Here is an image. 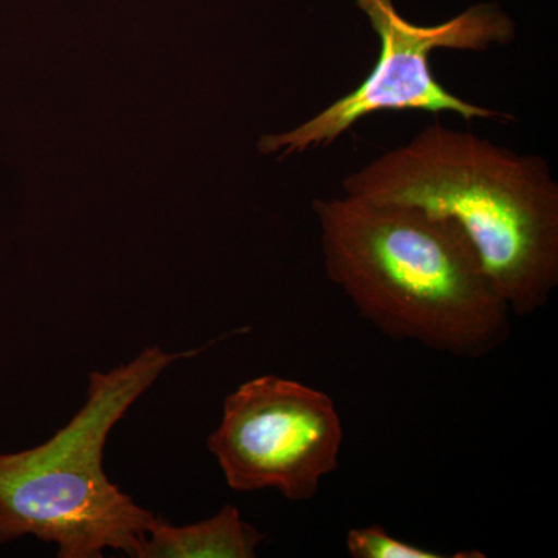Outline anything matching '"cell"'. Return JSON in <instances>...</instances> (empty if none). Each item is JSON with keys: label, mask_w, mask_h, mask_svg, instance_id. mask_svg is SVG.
Wrapping results in <instances>:
<instances>
[{"label": "cell", "mask_w": 558, "mask_h": 558, "mask_svg": "<svg viewBox=\"0 0 558 558\" xmlns=\"http://www.w3.org/2000/svg\"><path fill=\"white\" fill-rule=\"evenodd\" d=\"M343 439L330 396L301 381L260 376L227 396L207 446L231 490H277L290 502H304L339 469Z\"/></svg>", "instance_id": "obj_5"}, {"label": "cell", "mask_w": 558, "mask_h": 558, "mask_svg": "<svg viewBox=\"0 0 558 558\" xmlns=\"http://www.w3.org/2000/svg\"><path fill=\"white\" fill-rule=\"evenodd\" d=\"M264 538L234 506L189 526H172L156 517L138 558H253Z\"/></svg>", "instance_id": "obj_6"}, {"label": "cell", "mask_w": 558, "mask_h": 558, "mask_svg": "<svg viewBox=\"0 0 558 558\" xmlns=\"http://www.w3.org/2000/svg\"><path fill=\"white\" fill-rule=\"evenodd\" d=\"M380 39L379 60L354 90L343 95L310 120L282 132L264 135L258 148L281 159L323 149L351 131L360 120L379 112L458 113L461 119L513 121L510 113L473 105L436 80L429 58L436 50L486 51L515 39V22L498 3L469 7L436 25H416L396 10L392 0H355Z\"/></svg>", "instance_id": "obj_4"}, {"label": "cell", "mask_w": 558, "mask_h": 558, "mask_svg": "<svg viewBox=\"0 0 558 558\" xmlns=\"http://www.w3.org/2000/svg\"><path fill=\"white\" fill-rule=\"evenodd\" d=\"M190 352L145 349L126 365L92 373L87 399L65 427L35 449L0 454V545L35 535L60 558H138L156 521L106 475L112 428L172 363Z\"/></svg>", "instance_id": "obj_3"}, {"label": "cell", "mask_w": 558, "mask_h": 558, "mask_svg": "<svg viewBox=\"0 0 558 558\" xmlns=\"http://www.w3.org/2000/svg\"><path fill=\"white\" fill-rule=\"evenodd\" d=\"M341 185L457 223L517 317L537 314L557 289L558 183L543 157L433 123Z\"/></svg>", "instance_id": "obj_2"}, {"label": "cell", "mask_w": 558, "mask_h": 558, "mask_svg": "<svg viewBox=\"0 0 558 558\" xmlns=\"http://www.w3.org/2000/svg\"><path fill=\"white\" fill-rule=\"evenodd\" d=\"M312 207L326 275L389 339L458 359L508 341L512 312L457 223L349 194Z\"/></svg>", "instance_id": "obj_1"}, {"label": "cell", "mask_w": 558, "mask_h": 558, "mask_svg": "<svg viewBox=\"0 0 558 558\" xmlns=\"http://www.w3.org/2000/svg\"><path fill=\"white\" fill-rule=\"evenodd\" d=\"M347 549L352 558H444L436 550L418 548L392 537L380 524L354 527L348 532Z\"/></svg>", "instance_id": "obj_7"}]
</instances>
